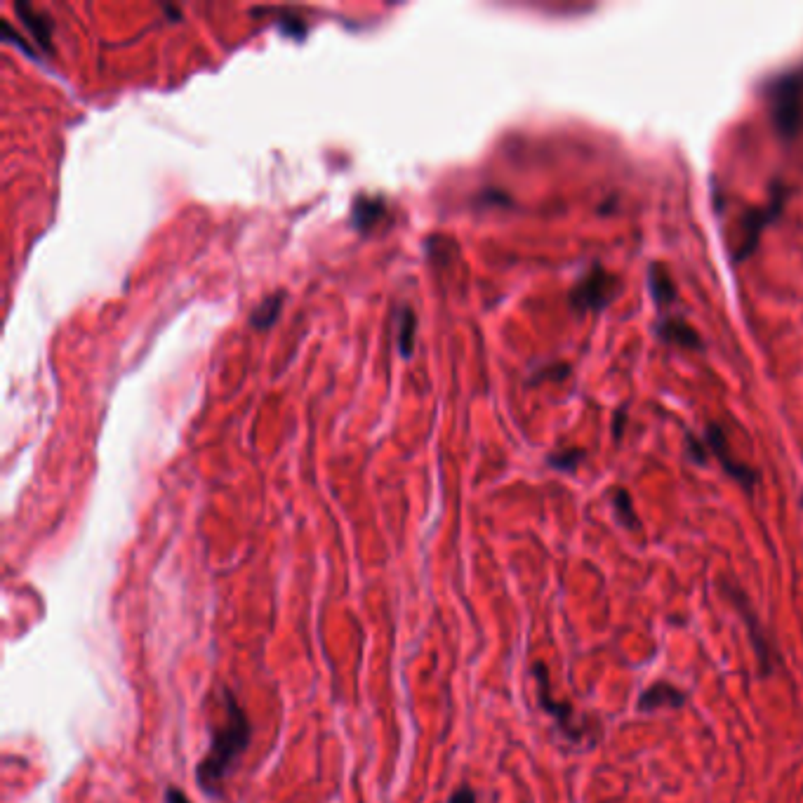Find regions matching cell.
Masks as SVG:
<instances>
[{
	"mask_svg": "<svg viewBox=\"0 0 803 803\" xmlns=\"http://www.w3.org/2000/svg\"><path fill=\"white\" fill-rule=\"evenodd\" d=\"M686 700L688 695L676 686H672V683H655V686H650L639 698V709L641 712H655V709L662 707L679 709L686 705Z\"/></svg>",
	"mask_w": 803,
	"mask_h": 803,
	"instance_id": "obj_8",
	"label": "cell"
},
{
	"mask_svg": "<svg viewBox=\"0 0 803 803\" xmlns=\"http://www.w3.org/2000/svg\"><path fill=\"white\" fill-rule=\"evenodd\" d=\"M730 599L735 601V608L740 610L742 620L747 622L749 627V636H752V643L756 648V657H759V665H761V674H771L775 672V665H780V657L775 653L773 643L766 639V634L761 632V622L754 617V610L749 608V603L745 599V594L740 592V589H733V592L728 594Z\"/></svg>",
	"mask_w": 803,
	"mask_h": 803,
	"instance_id": "obj_5",
	"label": "cell"
},
{
	"mask_svg": "<svg viewBox=\"0 0 803 803\" xmlns=\"http://www.w3.org/2000/svg\"><path fill=\"white\" fill-rule=\"evenodd\" d=\"M17 12H19V17L24 19V24L29 26L31 29V33H33V38H36V41H41L45 48H50V43H48V38H50V24L45 22V19L38 15L36 10L31 8V5H26V3H19L17 5Z\"/></svg>",
	"mask_w": 803,
	"mask_h": 803,
	"instance_id": "obj_10",
	"label": "cell"
},
{
	"mask_svg": "<svg viewBox=\"0 0 803 803\" xmlns=\"http://www.w3.org/2000/svg\"><path fill=\"white\" fill-rule=\"evenodd\" d=\"M617 290H620L617 278L601 264H594L587 276H582L570 290V307L577 311H601L615 300Z\"/></svg>",
	"mask_w": 803,
	"mask_h": 803,
	"instance_id": "obj_2",
	"label": "cell"
},
{
	"mask_svg": "<svg viewBox=\"0 0 803 803\" xmlns=\"http://www.w3.org/2000/svg\"><path fill=\"white\" fill-rule=\"evenodd\" d=\"M533 674L537 679V702H540V707L549 716H554L556 726H559V730L563 735H566L568 740L580 742L582 735H584V730H587L589 726H580V723L575 721V707L573 705H568V702L554 700L552 686H549V672H547V667H544V662H535Z\"/></svg>",
	"mask_w": 803,
	"mask_h": 803,
	"instance_id": "obj_3",
	"label": "cell"
},
{
	"mask_svg": "<svg viewBox=\"0 0 803 803\" xmlns=\"http://www.w3.org/2000/svg\"><path fill=\"white\" fill-rule=\"evenodd\" d=\"M222 721L210 728V747L196 766V782L212 799L224 794L229 775L234 773L236 763L248 752L252 742V726L248 712L236 700L229 688H222Z\"/></svg>",
	"mask_w": 803,
	"mask_h": 803,
	"instance_id": "obj_1",
	"label": "cell"
},
{
	"mask_svg": "<svg viewBox=\"0 0 803 803\" xmlns=\"http://www.w3.org/2000/svg\"><path fill=\"white\" fill-rule=\"evenodd\" d=\"M580 457H582L580 450H566V453L554 455L549 462H552V467H556V469L573 471L577 467V462H580Z\"/></svg>",
	"mask_w": 803,
	"mask_h": 803,
	"instance_id": "obj_15",
	"label": "cell"
},
{
	"mask_svg": "<svg viewBox=\"0 0 803 803\" xmlns=\"http://www.w3.org/2000/svg\"><path fill=\"white\" fill-rule=\"evenodd\" d=\"M655 333L662 337V340L672 342V344H679V347H686V349H700L702 342H700V335L695 333L690 325L683 321L681 316H662L660 321L655 325Z\"/></svg>",
	"mask_w": 803,
	"mask_h": 803,
	"instance_id": "obj_7",
	"label": "cell"
},
{
	"mask_svg": "<svg viewBox=\"0 0 803 803\" xmlns=\"http://www.w3.org/2000/svg\"><path fill=\"white\" fill-rule=\"evenodd\" d=\"M163 799H165V803H191V801H189V796L184 794L179 787H168V789H165Z\"/></svg>",
	"mask_w": 803,
	"mask_h": 803,
	"instance_id": "obj_17",
	"label": "cell"
},
{
	"mask_svg": "<svg viewBox=\"0 0 803 803\" xmlns=\"http://www.w3.org/2000/svg\"><path fill=\"white\" fill-rule=\"evenodd\" d=\"M384 212V205L382 201H368V198H361V201H356V208H354V222L358 229H368L373 227V224L380 219V215Z\"/></svg>",
	"mask_w": 803,
	"mask_h": 803,
	"instance_id": "obj_11",
	"label": "cell"
},
{
	"mask_svg": "<svg viewBox=\"0 0 803 803\" xmlns=\"http://www.w3.org/2000/svg\"><path fill=\"white\" fill-rule=\"evenodd\" d=\"M613 509L617 514V519L625 523L627 528H639V519H636V511H634V502L632 497H629L627 490L617 488L613 493Z\"/></svg>",
	"mask_w": 803,
	"mask_h": 803,
	"instance_id": "obj_12",
	"label": "cell"
},
{
	"mask_svg": "<svg viewBox=\"0 0 803 803\" xmlns=\"http://www.w3.org/2000/svg\"><path fill=\"white\" fill-rule=\"evenodd\" d=\"M705 441H707L709 450H712V453L716 455V460H719V462L723 464V469H726L728 474L733 476V479L740 483V486H745L747 490H752V488L756 486V481H759V476H756V471L745 467V464L735 462L733 457H730V450H728V443H726V434H723L721 427H716V424H712V427L707 429Z\"/></svg>",
	"mask_w": 803,
	"mask_h": 803,
	"instance_id": "obj_6",
	"label": "cell"
},
{
	"mask_svg": "<svg viewBox=\"0 0 803 803\" xmlns=\"http://www.w3.org/2000/svg\"><path fill=\"white\" fill-rule=\"evenodd\" d=\"M278 311H281V295H274V297H269V300H264L260 307L252 311L250 323L260 330L269 328V325L278 318Z\"/></svg>",
	"mask_w": 803,
	"mask_h": 803,
	"instance_id": "obj_14",
	"label": "cell"
},
{
	"mask_svg": "<svg viewBox=\"0 0 803 803\" xmlns=\"http://www.w3.org/2000/svg\"><path fill=\"white\" fill-rule=\"evenodd\" d=\"M801 507H803V495H801Z\"/></svg>",
	"mask_w": 803,
	"mask_h": 803,
	"instance_id": "obj_18",
	"label": "cell"
},
{
	"mask_svg": "<svg viewBox=\"0 0 803 803\" xmlns=\"http://www.w3.org/2000/svg\"><path fill=\"white\" fill-rule=\"evenodd\" d=\"M773 95V118L778 123L782 137L792 139L799 130L801 121V102H799V83L794 78H780L771 90Z\"/></svg>",
	"mask_w": 803,
	"mask_h": 803,
	"instance_id": "obj_4",
	"label": "cell"
},
{
	"mask_svg": "<svg viewBox=\"0 0 803 803\" xmlns=\"http://www.w3.org/2000/svg\"><path fill=\"white\" fill-rule=\"evenodd\" d=\"M413 330H415V316L408 307H401L398 311V347H401L403 356H410L413 351Z\"/></svg>",
	"mask_w": 803,
	"mask_h": 803,
	"instance_id": "obj_13",
	"label": "cell"
},
{
	"mask_svg": "<svg viewBox=\"0 0 803 803\" xmlns=\"http://www.w3.org/2000/svg\"><path fill=\"white\" fill-rule=\"evenodd\" d=\"M648 288H650V295H653V300L657 304V309L672 307L674 300H676V288H674L672 276H669V271L665 269V264H662V262L650 264V269H648Z\"/></svg>",
	"mask_w": 803,
	"mask_h": 803,
	"instance_id": "obj_9",
	"label": "cell"
},
{
	"mask_svg": "<svg viewBox=\"0 0 803 803\" xmlns=\"http://www.w3.org/2000/svg\"><path fill=\"white\" fill-rule=\"evenodd\" d=\"M448 803H476V792L471 787L462 785L460 789H455Z\"/></svg>",
	"mask_w": 803,
	"mask_h": 803,
	"instance_id": "obj_16",
	"label": "cell"
}]
</instances>
